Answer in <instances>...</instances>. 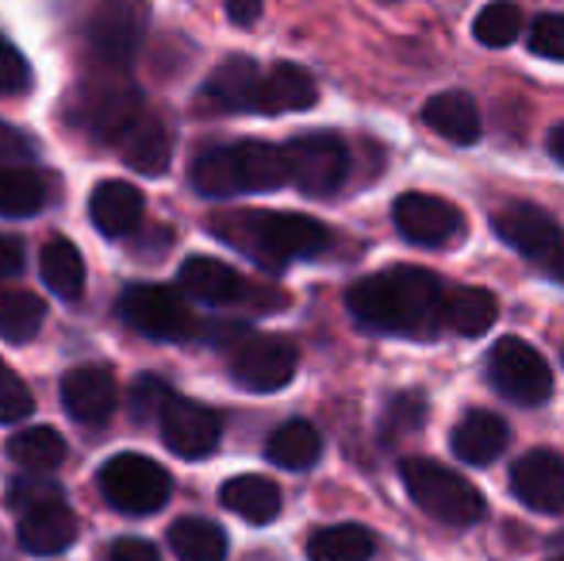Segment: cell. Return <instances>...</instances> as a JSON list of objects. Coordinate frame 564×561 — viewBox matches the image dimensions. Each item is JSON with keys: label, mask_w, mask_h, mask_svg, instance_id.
<instances>
[{"label": "cell", "mask_w": 564, "mask_h": 561, "mask_svg": "<svg viewBox=\"0 0 564 561\" xmlns=\"http://www.w3.org/2000/svg\"><path fill=\"white\" fill-rule=\"evenodd\" d=\"M442 281L423 266H392L357 281L346 292V308L365 331L380 335L431 338L442 327Z\"/></svg>", "instance_id": "cell-1"}, {"label": "cell", "mask_w": 564, "mask_h": 561, "mask_svg": "<svg viewBox=\"0 0 564 561\" xmlns=\"http://www.w3.org/2000/svg\"><path fill=\"white\" fill-rule=\"evenodd\" d=\"M212 227L227 235L242 255H250L261 270H284L289 262L315 258L330 247L327 227L296 212H250V216H235Z\"/></svg>", "instance_id": "cell-2"}, {"label": "cell", "mask_w": 564, "mask_h": 561, "mask_svg": "<svg viewBox=\"0 0 564 561\" xmlns=\"http://www.w3.org/2000/svg\"><path fill=\"white\" fill-rule=\"evenodd\" d=\"M193 185L204 196H242V193H273L289 185L284 154L273 142H235V147L204 150L193 162Z\"/></svg>", "instance_id": "cell-3"}, {"label": "cell", "mask_w": 564, "mask_h": 561, "mask_svg": "<svg viewBox=\"0 0 564 561\" xmlns=\"http://www.w3.org/2000/svg\"><path fill=\"white\" fill-rule=\"evenodd\" d=\"M142 116V97L116 62H100L97 69L77 85L74 97V123H82L89 136L119 142L131 131V123Z\"/></svg>", "instance_id": "cell-4"}, {"label": "cell", "mask_w": 564, "mask_h": 561, "mask_svg": "<svg viewBox=\"0 0 564 561\" xmlns=\"http://www.w3.org/2000/svg\"><path fill=\"white\" fill-rule=\"evenodd\" d=\"M400 477L408 496L426 511V516L442 519L449 527H473L484 519L488 504H484L480 488L465 481L460 473L446 470V465L431 462V457H403Z\"/></svg>", "instance_id": "cell-5"}, {"label": "cell", "mask_w": 564, "mask_h": 561, "mask_svg": "<svg viewBox=\"0 0 564 561\" xmlns=\"http://www.w3.org/2000/svg\"><path fill=\"white\" fill-rule=\"evenodd\" d=\"M100 493L116 511L127 516H150L162 511L173 493V481L154 457L147 454H116L100 465Z\"/></svg>", "instance_id": "cell-6"}, {"label": "cell", "mask_w": 564, "mask_h": 561, "mask_svg": "<svg viewBox=\"0 0 564 561\" xmlns=\"http://www.w3.org/2000/svg\"><path fill=\"white\" fill-rule=\"evenodd\" d=\"M491 227H496L499 239L511 242L527 262H534L538 270H545L553 281L564 284V231L550 212H542L538 204L514 201L496 212Z\"/></svg>", "instance_id": "cell-7"}, {"label": "cell", "mask_w": 564, "mask_h": 561, "mask_svg": "<svg viewBox=\"0 0 564 561\" xmlns=\"http://www.w3.org/2000/svg\"><path fill=\"white\" fill-rule=\"evenodd\" d=\"M284 173L304 196H330L341 188L349 173V150L346 142L330 131H312V136H296L281 147Z\"/></svg>", "instance_id": "cell-8"}, {"label": "cell", "mask_w": 564, "mask_h": 561, "mask_svg": "<svg viewBox=\"0 0 564 561\" xmlns=\"http://www.w3.org/2000/svg\"><path fill=\"white\" fill-rule=\"evenodd\" d=\"M488 377L496 385L499 397L514 400L522 408H538L550 400L553 392V374H550V362L534 350L530 343L522 338H499L488 354Z\"/></svg>", "instance_id": "cell-9"}, {"label": "cell", "mask_w": 564, "mask_h": 561, "mask_svg": "<svg viewBox=\"0 0 564 561\" xmlns=\"http://www.w3.org/2000/svg\"><path fill=\"white\" fill-rule=\"evenodd\" d=\"M300 350L281 335H253L246 331L242 338H235L230 350V377L235 385L250 392H276L296 377Z\"/></svg>", "instance_id": "cell-10"}, {"label": "cell", "mask_w": 564, "mask_h": 561, "mask_svg": "<svg viewBox=\"0 0 564 561\" xmlns=\"http://www.w3.org/2000/svg\"><path fill=\"white\" fill-rule=\"evenodd\" d=\"M119 315L150 338H188L196 331L193 308L170 284H134L119 296Z\"/></svg>", "instance_id": "cell-11"}, {"label": "cell", "mask_w": 564, "mask_h": 561, "mask_svg": "<svg viewBox=\"0 0 564 561\" xmlns=\"http://www.w3.org/2000/svg\"><path fill=\"white\" fill-rule=\"evenodd\" d=\"M158 423H162L165 446L177 457H193V462L196 457H208L219 446V439H224V420L212 408L196 404L188 397H177V392L165 400Z\"/></svg>", "instance_id": "cell-12"}, {"label": "cell", "mask_w": 564, "mask_h": 561, "mask_svg": "<svg viewBox=\"0 0 564 561\" xmlns=\"http://www.w3.org/2000/svg\"><path fill=\"white\" fill-rule=\"evenodd\" d=\"M392 216L403 239L419 242V247H446L449 239L460 235V212L431 193H403Z\"/></svg>", "instance_id": "cell-13"}, {"label": "cell", "mask_w": 564, "mask_h": 561, "mask_svg": "<svg viewBox=\"0 0 564 561\" xmlns=\"http://www.w3.org/2000/svg\"><path fill=\"white\" fill-rule=\"evenodd\" d=\"M511 493L530 511H564V457L557 450H530L511 465Z\"/></svg>", "instance_id": "cell-14"}, {"label": "cell", "mask_w": 564, "mask_h": 561, "mask_svg": "<svg viewBox=\"0 0 564 561\" xmlns=\"http://www.w3.org/2000/svg\"><path fill=\"white\" fill-rule=\"evenodd\" d=\"M62 404L77 423H105L119 404V385L108 366H77L62 377Z\"/></svg>", "instance_id": "cell-15"}, {"label": "cell", "mask_w": 564, "mask_h": 561, "mask_svg": "<svg viewBox=\"0 0 564 561\" xmlns=\"http://www.w3.org/2000/svg\"><path fill=\"white\" fill-rule=\"evenodd\" d=\"M77 539V516L69 511V504L62 496L43 504H31V508L20 511V547L28 554L51 558L69 550Z\"/></svg>", "instance_id": "cell-16"}, {"label": "cell", "mask_w": 564, "mask_h": 561, "mask_svg": "<svg viewBox=\"0 0 564 561\" xmlns=\"http://www.w3.org/2000/svg\"><path fill=\"white\" fill-rule=\"evenodd\" d=\"M319 100V89H315V77L307 74L304 66H292V62H281L273 69H261L258 89H253L250 112L261 116H281V112H304Z\"/></svg>", "instance_id": "cell-17"}, {"label": "cell", "mask_w": 564, "mask_h": 561, "mask_svg": "<svg viewBox=\"0 0 564 561\" xmlns=\"http://www.w3.org/2000/svg\"><path fill=\"white\" fill-rule=\"evenodd\" d=\"M89 216L100 235L127 239L142 224V193L131 181H100L89 196Z\"/></svg>", "instance_id": "cell-18"}, {"label": "cell", "mask_w": 564, "mask_h": 561, "mask_svg": "<svg viewBox=\"0 0 564 561\" xmlns=\"http://www.w3.org/2000/svg\"><path fill=\"white\" fill-rule=\"evenodd\" d=\"M181 289L188 292L193 300H200V304H238V300L250 296V284L242 281V273H235L227 262H219V258H188L185 266H181Z\"/></svg>", "instance_id": "cell-19"}, {"label": "cell", "mask_w": 564, "mask_h": 561, "mask_svg": "<svg viewBox=\"0 0 564 561\" xmlns=\"http://www.w3.org/2000/svg\"><path fill=\"white\" fill-rule=\"evenodd\" d=\"M423 123L434 131V136L457 142V147H473L480 139L484 123H480V108L468 93H438L423 105Z\"/></svg>", "instance_id": "cell-20"}, {"label": "cell", "mask_w": 564, "mask_h": 561, "mask_svg": "<svg viewBox=\"0 0 564 561\" xmlns=\"http://www.w3.org/2000/svg\"><path fill=\"white\" fill-rule=\"evenodd\" d=\"M507 439H511V431H507V423L499 420L496 412H468L465 420L453 427L449 442H453V454H457L460 462L488 465L507 450Z\"/></svg>", "instance_id": "cell-21"}, {"label": "cell", "mask_w": 564, "mask_h": 561, "mask_svg": "<svg viewBox=\"0 0 564 561\" xmlns=\"http://www.w3.org/2000/svg\"><path fill=\"white\" fill-rule=\"evenodd\" d=\"M219 500L224 508H230L235 516H242L246 524H273L281 516V488L269 477H258V473H242V477H230L224 488H219Z\"/></svg>", "instance_id": "cell-22"}, {"label": "cell", "mask_w": 564, "mask_h": 561, "mask_svg": "<svg viewBox=\"0 0 564 561\" xmlns=\"http://www.w3.org/2000/svg\"><path fill=\"white\" fill-rule=\"evenodd\" d=\"M258 77H261L258 62L246 58V54H235V58H227L224 66L208 77L204 100H208L212 108H224V112H250Z\"/></svg>", "instance_id": "cell-23"}, {"label": "cell", "mask_w": 564, "mask_h": 561, "mask_svg": "<svg viewBox=\"0 0 564 561\" xmlns=\"http://www.w3.org/2000/svg\"><path fill=\"white\" fill-rule=\"evenodd\" d=\"M119 142H123L119 154L127 158L131 170L147 173V177H158V173L170 170V131H165L162 116L142 112L139 120L131 123V131H127Z\"/></svg>", "instance_id": "cell-24"}, {"label": "cell", "mask_w": 564, "mask_h": 561, "mask_svg": "<svg viewBox=\"0 0 564 561\" xmlns=\"http://www.w3.org/2000/svg\"><path fill=\"white\" fill-rule=\"evenodd\" d=\"M323 454V434L315 431L307 420H289L281 423L265 442V457L281 470H312Z\"/></svg>", "instance_id": "cell-25"}, {"label": "cell", "mask_w": 564, "mask_h": 561, "mask_svg": "<svg viewBox=\"0 0 564 561\" xmlns=\"http://www.w3.org/2000/svg\"><path fill=\"white\" fill-rule=\"evenodd\" d=\"M496 315H499V304L488 289H468V284H460V289H449L446 296H442V323L465 338L484 335V331L496 323Z\"/></svg>", "instance_id": "cell-26"}, {"label": "cell", "mask_w": 564, "mask_h": 561, "mask_svg": "<svg viewBox=\"0 0 564 561\" xmlns=\"http://www.w3.org/2000/svg\"><path fill=\"white\" fill-rule=\"evenodd\" d=\"M377 554V539L361 524L323 527L307 539V558L312 561H369Z\"/></svg>", "instance_id": "cell-27"}, {"label": "cell", "mask_w": 564, "mask_h": 561, "mask_svg": "<svg viewBox=\"0 0 564 561\" xmlns=\"http://www.w3.org/2000/svg\"><path fill=\"white\" fill-rule=\"evenodd\" d=\"M170 547L181 561H224L227 558V531L212 519L188 516L170 527Z\"/></svg>", "instance_id": "cell-28"}, {"label": "cell", "mask_w": 564, "mask_h": 561, "mask_svg": "<svg viewBox=\"0 0 564 561\" xmlns=\"http://www.w3.org/2000/svg\"><path fill=\"white\" fill-rule=\"evenodd\" d=\"M8 454L28 473H51L66 462V439L54 427H23L8 442Z\"/></svg>", "instance_id": "cell-29"}, {"label": "cell", "mask_w": 564, "mask_h": 561, "mask_svg": "<svg viewBox=\"0 0 564 561\" xmlns=\"http://www.w3.org/2000/svg\"><path fill=\"white\" fill-rule=\"evenodd\" d=\"M39 266H43V281H46V289H51L54 296L77 300L85 292V258L69 239H51V242H46Z\"/></svg>", "instance_id": "cell-30"}, {"label": "cell", "mask_w": 564, "mask_h": 561, "mask_svg": "<svg viewBox=\"0 0 564 561\" xmlns=\"http://www.w3.org/2000/svg\"><path fill=\"white\" fill-rule=\"evenodd\" d=\"M43 204H46V181L35 170H28V165L0 170V216L8 219L35 216Z\"/></svg>", "instance_id": "cell-31"}, {"label": "cell", "mask_w": 564, "mask_h": 561, "mask_svg": "<svg viewBox=\"0 0 564 561\" xmlns=\"http://www.w3.org/2000/svg\"><path fill=\"white\" fill-rule=\"evenodd\" d=\"M46 323V304L35 292L23 289H0V335L12 343H28L43 331Z\"/></svg>", "instance_id": "cell-32"}, {"label": "cell", "mask_w": 564, "mask_h": 561, "mask_svg": "<svg viewBox=\"0 0 564 561\" xmlns=\"http://www.w3.org/2000/svg\"><path fill=\"white\" fill-rule=\"evenodd\" d=\"M473 35L484 46H511L522 35V8L511 4V0H496V4H488L476 15Z\"/></svg>", "instance_id": "cell-33"}, {"label": "cell", "mask_w": 564, "mask_h": 561, "mask_svg": "<svg viewBox=\"0 0 564 561\" xmlns=\"http://www.w3.org/2000/svg\"><path fill=\"white\" fill-rule=\"evenodd\" d=\"M426 423V400L423 392H400L392 404L384 408V420H380V434L388 442L403 439V434H415Z\"/></svg>", "instance_id": "cell-34"}, {"label": "cell", "mask_w": 564, "mask_h": 561, "mask_svg": "<svg viewBox=\"0 0 564 561\" xmlns=\"http://www.w3.org/2000/svg\"><path fill=\"white\" fill-rule=\"evenodd\" d=\"M35 412V397L28 392L23 377L0 362V423H20Z\"/></svg>", "instance_id": "cell-35"}, {"label": "cell", "mask_w": 564, "mask_h": 561, "mask_svg": "<svg viewBox=\"0 0 564 561\" xmlns=\"http://www.w3.org/2000/svg\"><path fill=\"white\" fill-rule=\"evenodd\" d=\"M530 51L538 58H550V62H564V12H545L530 23V35H527Z\"/></svg>", "instance_id": "cell-36"}, {"label": "cell", "mask_w": 564, "mask_h": 561, "mask_svg": "<svg viewBox=\"0 0 564 561\" xmlns=\"http://www.w3.org/2000/svg\"><path fill=\"white\" fill-rule=\"evenodd\" d=\"M170 397H173V389L162 381V377H139L127 400H131V416H134V420H158Z\"/></svg>", "instance_id": "cell-37"}, {"label": "cell", "mask_w": 564, "mask_h": 561, "mask_svg": "<svg viewBox=\"0 0 564 561\" xmlns=\"http://www.w3.org/2000/svg\"><path fill=\"white\" fill-rule=\"evenodd\" d=\"M31 89V66L12 43L0 39V97H23Z\"/></svg>", "instance_id": "cell-38"}, {"label": "cell", "mask_w": 564, "mask_h": 561, "mask_svg": "<svg viewBox=\"0 0 564 561\" xmlns=\"http://www.w3.org/2000/svg\"><path fill=\"white\" fill-rule=\"evenodd\" d=\"M54 496H62L54 481H39V477L15 481V485H12V508H15V511H23V508H31V504L54 500Z\"/></svg>", "instance_id": "cell-39"}, {"label": "cell", "mask_w": 564, "mask_h": 561, "mask_svg": "<svg viewBox=\"0 0 564 561\" xmlns=\"http://www.w3.org/2000/svg\"><path fill=\"white\" fill-rule=\"evenodd\" d=\"M31 158V142L23 131L0 123V170H12V165H23Z\"/></svg>", "instance_id": "cell-40"}, {"label": "cell", "mask_w": 564, "mask_h": 561, "mask_svg": "<svg viewBox=\"0 0 564 561\" xmlns=\"http://www.w3.org/2000/svg\"><path fill=\"white\" fill-rule=\"evenodd\" d=\"M108 561H162V554L147 539H116L108 547Z\"/></svg>", "instance_id": "cell-41"}, {"label": "cell", "mask_w": 564, "mask_h": 561, "mask_svg": "<svg viewBox=\"0 0 564 561\" xmlns=\"http://www.w3.org/2000/svg\"><path fill=\"white\" fill-rule=\"evenodd\" d=\"M23 270V242L12 235H0V278H12Z\"/></svg>", "instance_id": "cell-42"}, {"label": "cell", "mask_w": 564, "mask_h": 561, "mask_svg": "<svg viewBox=\"0 0 564 561\" xmlns=\"http://www.w3.org/2000/svg\"><path fill=\"white\" fill-rule=\"evenodd\" d=\"M261 4H265V0H227V15L238 28H253L261 15Z\"/></svg>", "instance_id": "cell-43"}, {"label": "cell", "mask_w": 564, "mask_h": 561, "mask_svg": "<svg viewBox=\"0 0 564 561\" xmlns=\"http://www.w3.org/2000/svg\"><path fill=\"white\" fill-rule=\"evenodd\" d=\"M550 154L564 165V123H557V128L550 131Z\"/></svg>", "instance_id": "cell-44"}, {"label": "cell", "mask_w": 564, "mask_h": 561, "mask_svg": "<svg viewBox=\"0 0 564 561\" xmlns=\"http://www.w3.org/2000/svg\"><path fill=\"white\" fill-rule=\"evenodd\" d=\"M553 550H564V531L557 535V539H553ZM564 558V554H561Z\"/></svg>", "instance_id": "cell-45"}, {"label": "cell", "mask_w": 564, "mask_h": 561, "mask_svg": "<svg viewBox=\"0 0 564 561\" xmlns=\"http://www.w3.org/2000/svg\"><path fill=\"white\" fill-rule=\"evenodd\" d=\"M550 561H564V558H550Z\"/></svg>", "instance_id": "cell-46"}]
</instances>
